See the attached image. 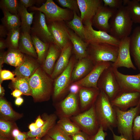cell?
Wrapping results in <instances>:
<instances>
[{
  "label": "cell",
  "instance_id": "obj_1",
  "mask_svg": "<svg viewBox=\"0 0 140 140\" xmlns=\"http://www.w3.org/2000/svg\"><path fill=\"white\" fill-rule=\"evenodd\" d=\"M100 92L95 103L96 115L100 127L104 131H111L117 127L115 111L108 96L102 91Z\"/></svg>",
  "mask_w": 140,
  "mask_h": 140
},
{
  "label": "cell",
  "instance_id": "obj_2",
  "mask_svg": "<svg viewBox=\"0 0 140 140\" xmlns=\"http://www.w3.org/2000/svg\"><path fill=\"white\" fill-rule=\"evenodd\" d=\"M110 20V35L120 41L129 37L133 23L126 6L123 5L117 9Z\"/></svg>",
  "mask_w": 140,
  "mask_h": 140
},
{
  "label": "cell",
  "instance_id": "obj_3",
  "mask_svg": "<svg viewBox=\"0 0 140 140\" xmlns=\"http://www.w3.org/2000/svg\"><path fill=\"white\" fill-rule=\"evenodd\" d=\"M43 69L39 67L29 78L31 95L36 100L48 99L52 90V79Z\"/></svg>",
  "mask_w": 140,
  "mask_h": 140
},
{
  "label": "cell",
  "instance_id": "obj_4",
  "mask_svg": "<svg viewBox=\"0 0 140 140\" xmlns=\"http://www.w3.org/2000/svg\"><path fill=\"white\" fill-rule=\"evenodd\" d=\"M118 50V47L107 43L90 44L87 47V57L94 65L102 62L114 63L117 59Z\"/></svg>",
  "mask_w": 140,
  "mask_h": 140
},
{
  "label": "cell",
  "instance_id": "obj_5",
  "mask_svg": "<svg viewBox=\"0 0 140 140\" xmlns=\"http://www.w3.org/2000/svg\"><path fill=\"white\" fill-rule=\"evenodd\" d=\"M114 107L116 115L118 133L129 140H133V123L135 118L140 114V103L126 111Z\"/></svg>",
  "mask_w": 140,
  "mask_h": 140
},
{
  "label": "cell",
  "instance_id": "obj_6",
  "mask_svg": "<svg viewBox=\"0 0 140 140\" xmlns=\"http://www.w3.org/2000/svg\"><path fill=\"white\" fill-rule=\"evenodd\" d=\"M32 11H39L45 15L46 22L55 21H68L73 17L72 11L67 8L64 9L57 5L52 0H47L39 7L35 6L29 8Z\"/></svg>",
  "mask_w": 140,
  "mask_h": 140
},
{
  "label": "cell",
  "instance_id": "obj_7",
  "mask_svg": "<svg viewBox=\"0 0 140 140\" xmlns=\"http://www.w3.org/2000/svg\"><path fill=\"white\" fill-rule=\"evenodd\" d=\"M70 118L81 131L90 136L95 134L100 127L96 115L95 104L88 109Z\"/></svg>",
  "mask_w": 140,
  "mask_h": 140
},
{
  "label": "cell",
  "instance_id": "obj_8",
  "mask_svg": "<svg viewBox=\"0 0 140 140\" xmlns=\"http://www.w3.org/2000/svg\"><path fill=\"white\" fill-rule=\"evenodd\" d=\"M97 86L100 90L106 94L110 101L121 91L111 66L103 72L98 81Z\"/></svg>",
  "mask_w": 140,
  "mask_h": 140
},
{
  "label": "cell",
  "instance_id": "obj_9",
  "mask_svg": "<svg viewBox=\"0 0 140 140\" xmlns=\"http://www.w3.org/2000/svg\"><path fill=\"white\" fill-rule=\"evenodd\" d=\"M74 55L71 56L65 69L55 79L54 83L53 97L55 99L61 97L68 90L71 84L72 74L76 63Z\"/></svg>",
  "mask_w": 140,
  "mask_h": 140
},
{
  "label": "cell",
  "instance_id": "obj_10",
  "mask_svg": "<svg viewBox=\"0 0 140 140\" xmlns=\"http://www.w3.org/2000/svg\"><path fill=\"white\" fill-rule=\"evenodd\" d=\"M34 11L30 31L31 34L36 36L44 43L55 44L53 38L48 27L45 15L40 11Z\"/></svg>",
  "mask_w": 140,
  "mask_h": 140
},
{
  "label": "cell",
  "instance_id": "obj_11",
  "mask_svg": "<svg viewBox=\"0 0 140 140\" xmlns=\"http://www.w3.org/2000/svg\"><path fill=\"white\" fill-rule=\"evenodd\" d=\"M65 22L59 21L46 22L53 38L55 44L61 50L71 42L69 28Z\"/></svg>",
  "mask_w": 140,
  "mask_h": 140
},
{
  "label": "cell",
  "instance_id": "obj_12",
  "mask_svg": "<svg viewBox=\"0 0 140 140\" xmlns=\"http://www.w3.org/2000/svg\"><path fill=\"white\" fill-rule=\"evenodd\" d=\"M83 24L86 29L84 41L88 44L94 43H103L118 47L120 40L114 38L106 32L94 30L92 27V21H88Z\"/></svg>",
  "mask_w": 140,
  "mask_h": 140
},
{
  "label": "cell",
  "instance_id": "obj_13",
  "mask_svg": "<svg viewBox=\"0 0 140 140\" xmlns=\"http://www.w3.org/2000/svg\"><path fill=\"white\" fill-rule=\"evenodd\" d=\"M110 62H102L94 65L90 72L85 77L79 81L73 82L80 87H92L98 89V81L103 71L111 66Z\"/></svg>",
  "mask_w": 140,
  "mask_h": 140
},
{
  "label": "cell",
  "instance_id": "obj_14",
  "mask_svg": "<svg viewBox=\"0 0 140 140\" xmlns=\"http://www.w3.org/2000/svg\"><path fill=\"white\" fill-rule=\"evenodd\" d=\"M110 102L113 107L126 111L140 103V93L121 91Z\"/></svg>",
  "mask_w": 140,
  "mask_h": 140
},
{
  "label": "cell",
  "instance_id": "obj_15",
  "mask_svg": "<svg viewBox=\"0 0 140 140\" xmlns=\"http://www.w3.org/2000/svg\"><path fill=\"white\" fill-rule=\"evenodd\" d=\"M112 68L121 91L140 93V72L136 75H125Z\"/></svg>",
  "mask_w": 140,
  "mask_h": 140
},
{
  "label": "cell",
  "instance_id": "obj_16",
  "mask_svg": "<svg viewBox=\"0 0 140 140\" xmlns=\"http://www.w3.org/2000/svg\"><path fill=\"white\" fill-rule=\"evenodd\" d=\"M129 45V36L120 40L118 47L117 59L111 65L113 68L118 69L120 67H124L128 68H132L134 70L136 69L131 59Z\"/></svg>",
  "mask_w": 140,
  "mask_h": 140
},
{
  "label": "cell",
  "instance_id": "obj_17",
  "mask_svg": "<svg viewBox=\"0 0 140 140\" xmlns=\"http://www.w3.org/2000/svg\"><path fill=\"white\" fill-rule=\"evenodd\" d=\"M117 9L101 5L98 8L92 20V25L99 30L109 32V20Z\"/></svg>",
  "mask_w": 140,
  "mask_h": 140
},
{
  "label": "cell",
  "instance_id": "obj_18",
  "mask_svg": "<svg viewBox=\"0 0 140 140\" xmlns=\"http://www.w3.org/2000/svg\"><path fill=\"white\" fill-rule=\"evenodd\" d=\"M78 94L69 93L58 105V113L60 117L70 118L79 113L80 110Z\"/></svg>",
  "mask_w": 140,
  "mask_h": 140
},
{
  "label": "cell",
  "instance_id": "obj_19",
  "mask_svg": "<svg viewBox=\"0 0 140 140\" xmlns=\"http://www.w3.org/2000/svg\"><path fill=\"white\" fill-rule=\"evenodd\" d=\"M83 23L92 21L98 8L102 5V0H77Z\"/></svg>",
  "mask_w": 140,
  "mask_h": 140
},
{
  "label": "cell",
  "instance_id": "obj_20",
  "mask_svg": "<svg viewBox=\"0 0 140 140\" xmlns=\"http://www.w3.org/2000/svg\"><path fill=\"white\" fill-rule=\"evenodd\" d=\"M100 92L95 88L80 87L78 93L80 110L84 111L94 105Z\"/></svg>",
  "mask_w": 140,
  "mask_h": 140
},
{
  "label": "cell",
  "instance_id": "obj_21",
  "mask_svg": "<svg viewBox=\"0 0 140 140\" xmlns=\"http://www.w3.org/2000/svg\"><path fill=\"white\" fill-rule=\"evenodd\" d=\"M71 42L66 45L61 50L60 54L55 64L53 71L51 77L56 78L65 69L70 60L72 50Z\"/></svg>",
  "mask_w": 140,
  "mask_h": 140
},
{
  "label": "cell",
  "instance_id": "obj_22",
  "mask_svg": "<svg viewBox=\"0 0 140 140\" xmlns=\"http://www.w3.org/2000/svg\"><path fill=\"white\" fill-rule=\"evenodd\" d=\"M94 66L88 57L78 60L75 63L72 70L71 83L85 77L91 71Z\"/></svg>",
  "mask_w": 140,
  "mask_h": 140
},
{
  "label": "cell",
  "instance_id": "obj_23",
  "mask_svg": "<svg viewBox=\"0 0 140 140\" xmlns=\"http://www.w3.org/2000/svg\"><path fill=\"white\" fill-rule=\"evenodd\" d=\"M32 57L24 55L22 63L16 67L14 71L17 77L30 78L39 67L38 64Z\"/></svg>",
  "mask_w": 140,
  "mask_h": 140
},
{
  "label": "cell",
  "instance_id": "obj_24",
  "mask_svg": "<svg viewBox=\"0 0 140 140\" xmlns=\"http://www.w3.org/2000/svg\"><path fill=\"white\" fill-rule=\"evenodd\" d=\"M129 37L130 55L140 72V26L136 27Z\"/></svg>",
  "mask_w": 140,
  "mask_h": 140
},
{
  "label": "cell",
  "instance_id": "obj_25",
  "mask_svg": "<svg viewBox=\"0 0 140 140\" xmlns=\"http://www.w3.org/2000/svg\"><path fill=\"white\" fill-rule=\"evenodd\" d=\"M61 50L55 44L51 43L43 62V68L48 75L51 76L53 71L55 62L60 54Z\"/></svg>",
  "mask_w": 140,
  "mask_h": 140
},
{
  "label": "cell",
  "instance_id": "obj_26",
  "mask_svg": "<svg viewBox=\"0 0 140 140\" xmlns=\"http://www.w3.org/2000/svg\"><path fill=\"white\" fill-rule=\"evenodd\" d=\"M70 38L73 45L72 50L76 59L87 57V51L88 44L72 30L69 29Z\"/></svg>",
  "mask_w": 140,
  "mask_h": 140
},
{
  "label": "cell",
  "instance_id": "obj_27",
  "mask_svg": "<svg viewBox=\"0 0 140 140\" xmlns=\"http://www.w3.org/2000/svg\"><path fill=\"white\" fill-rule=\"evenodd\" d=\"M18 49L23 53L37 59L31 35L28 32L21 31Z\"/></svg>",
  "mask_w": 140,
  "mask_h": 140
},
{
  "label": "cell",
  "instance_id": "obj_28",
  "mask_svg": "<svg viewBox=\"0 0 140 140\" xmlns=\"http://www.w3.org/2000/svg\"><path fill=\"white\" fill-rule=\"evenodd\" d=\"M17 11L21 21V31L30 33L35 11L29 12L27 9L19 2Z\"/></svg>",
  "mask_w": 140,
  "mask_h": 140
},
{
  "label": "cell",
  "instance_id": "obj_29",
  "mask_svg": "<svg viewBox=\"0 0 140 140\" xmlns=\"http://www.w3.org/2000/svg\"><path fill=\"white\" fill-rule=\"evenodd\" d=\"M56 117L54 115L48 116L45 121L44 124L34 131H29L26 133L28 137L40 138L46 135L48 131L54 126Z\"/></svg>",
  "mask_w": 140,
  "mask_h": 140
},
{
  "label": "cell",
  "instance_id": "obj_30",
  "mask_svg": "<svg viewBox=\"0 0 140 140\" xmlns=\"http://www.w3.org/2000/svg\"><path fill=\"white\" fill-rule=\"evenodd\" d=\"M24 55L18 49L9 48L5 53L3 62L17 67L23 63Z\"/></svg>",
  "mask_w": 140,
  "mask_h": 140
},
{
  "label": "cell",
  "instance_id": "obj_31",
  "mask_svg": "<svg viewBox=\"0 0 140 140\" xmlns=\"http://www.w3.org/2000/svg\"><path fill=\"white\" fill-rule=\"evenodd\" d=\"M73 12V18L70 21H66V24L69 28L84 41L86 29L82 20L80 16H79L76 12Z\"/></svg>",
  "mask_w": 140,
  "mask_h": 140
},
{
  "label": "cell",
  "instance_id": "obj_32",
  "mask_svg": "<svg viewBox=\"0 0 140 140\" xmlns=\"http://www.w3.org/2000/svg\"><path fill=\"white\" fill-rule=\"evenodd\" d=\"M31 35L37 54L38 61L40 63H43L47 55L50 44L43 42L34 35Z\"/></svg>",
  "mask_w": 140,
  "mask_h": 140
},
{
  "label": "cell",
  "instance_id": "obj_33",
  "mask_svg": "<svg viewBox=\"0 0 140 140\" xmlns=\"http://www.w3.org/2000/svg\"><path fill=\"white\" fill-rule=\"evenodd\" d=\"M4 16L1 19L2 24L9 30L20 27L21 21L18 14L14 15L4 10H2Z\"/></svg>",
  "mask_w": 140,
  "mask_h": 140
},
{
  "label": "cell",
  "instance_id": "obj_34",
  "mask_svg": "<svg viewBox=\"0 0 140 140\" xmlns=\"http://www.w3.org/2000/svg\"><path fill=\"white\" fill-rule=\"evenodd\" d=\"M133 23H140V2L138 0H123Z\"/></svg>",
  "mask_w": 140,
  "mask_h": 140
},
{
  "label": "cell",
  "instance_id": "obj_35",
  "mask_svg": "<svg viewBox=\"0 0 140 140\" xmlns=\"http://www.w3.org/2000/svg\"><path fill=\"white\" fill-rule=\"evenodd\" d=\"M66 134L70 136L81 131L79 127L70 118L60 117L57 124Z\"/></svg>",
  "mask_w": 140,
  "mask_h": 140
},
{
  "label": "cell",
  "instance_id": "obj_36",
  "mask_svg": "<svg viewBox=\"0 0 140 140\" xmlns=\"http://www.w3.org/2000/svg\"><path fill=\"white\" fill-rule=\"evenodd\" d=\"M21 32L20 27L9 31L5 40L9 48L18 49Z\"/></svg>",
  "mask_w": 140,
  "mask_h": 140
},
{
  "label": "cell",
  "instance_id": "obj_37",
  "mask_svg": "<svg viewBox=\"0 0 140 140\" xmlns=\"http://www.w3.org/2000/svg\"><path fill=\"white\" fill-rule=\"evenodd\" d=\"M29 79V78L24 77H16V80L12 82L13 87L15 89L20 91L23 94L31 95Z\"/></svg>",
  "mask_w": 140,
  "mask_h": 140
},
{
  "label": "cell",
  "instance_id": "obj_38",
  "mask_svg": "<svg viewBox=\"0 0 140 140\" xmlns=\"http://www.w3.org/2000/svg\"><path fill=\"white\" fill-rule=\"evenodd\" d=\"M0 111L3 116L9 120H15L18 117L17 113L13 110L8 102L2 98L0 100Z\"/></svg>",
  "mask_w": 140,
  "mask_h": 140
},
{
  "label": "cell",
  "instance_id": "obj_39",
  "mask_svg": "<svg viewBox=\"0 0 140 140\" xmlns=\"http://www.w3.org/2000/svg\"><path fill=\"white\" fill-rule=\"evenodd\" d=\"M47 134L54 140H72L71 136L65 132L57 124L51 129Z\"/></svg>",
  "mask_w": 140,
  "mask_h": 140
},
{
  "label": "cell",
  "instance_id": "obj_40",
  "mask_svg": "<svg viewBox=\"0 0 140 140\" xmlns=\"http://www.w3.org/2000/svg\"><path fill=\"white\" fill-rule=\"evenodd\" d=\"M19 4V1L17 0H1L0 7L2 10H4L13 14H18Z\"/></svg>",
  "mask_w": 140,
  "mask_h": 140
},
{
  "label": "cell",
  "instance_id": "obj_41",
  "mask_svg": "<svg viewBox=\"0 0 140 140\" xmlns=\"http://www.w3.org/2000/svg\"><path fill=\"white\" fill-rule=\"evenodd\" d=\"M12 123L9 121L1 120L0 121V139H6L9 137L13 129Z\"/></svg>",
  "mask_w": 140,
  "mask_h": 140
},
{
  "label": "cell",
  "instance_id": "obj_42",
  "mask_svg": "<svg viewBox=\"0 0 140 140\" xmlns=\"http://www.w3.org/2000/svg\"><path fill=\"white\" fill-rule=\"evenodd\" d=\"M55 1L62 7L66 8L79 15L80 11L77 0H56Z\"/></svg>",
  "mask_w": 140,
  "mask_h": 140
},
{
  "label": "cell",
  "instance_id": "obj_43",
  "mask_svg": "<svg viewBox=\"0 0 140 140\" xmlns=\"http://www.w3.org/2000/svg\"><path fill=\"white\" fill-rule=\"evenodd\" d=\"M133 139H140V114L137 116L134 120L132 129Z\"/></svg>",
  "mask_w": 140,
  "mask_h": 140
},
{
  "label": "cell",
  "instance_id": "obj_44",
  "mask_svg": "<svg viewBox=\"0 0 140 140\" xmlns=\"http://www.w3.org/2000/svg\"><path fill=\"white\" fill-rule=\"evenodd\" d=\"M104 6L117 9L122 5L123 0H103Z\"/></svg>",
  "mask_w": 140,
  "mask_h": 140
},
{
  "label": "cell",
  "instance_id": "obj_45",
  "mask_svg": "<svg viewBox=\"0 0 140 140\" xmlns=\"http://www.w3.org/2000/svg\"><path fill=\"white\" fill-rule=\"evenodd\" d=\"M15 74L9 71L3 70H0V84L4 80H12V82L16 79L15 78Z\"/></svg>",
  "mask_w": 140,
  "mask_h": 140
},
{
  "label": "cell",
  "instance_id": "obj_46",
  "mask_svg": "<svg viewBox=\"0 0 140 140\" xmlns=\"http://www.w3.org/2000/svg\"><path fill=\"white\" fill-rule=\"evenodd\" d=\"M107 134L104 131L102 128L100 127L97 133L94 135L90 136V140H105Z\"/></svg>",
  "mask_w": 140,
  "mask_h": 140
},
{
  "label": "cell",
  "instance_id": "obj_47",
  "mask_svg": "<svg viewBox=\"0 0 140 140\" xmlns=\"http://www.w3.org/2000/svg\"><path fill=\"white\" fill-rule=\"evenodd\" d=\"M44 0H20L19 2L27 9L33 6L34 4L38 3L40 4L44 2Z\"/></svg>",
  "mask_w": 140,
  "mask_h": 140
},
{
  "label": "cell",
  "instance_id": "obj_48",
  "mask_svg": "<svg viewBox=\"0 0 140 140\" xmlns=\"http://www.w3.org/2000/svg\"><path fill=\"white\" fill-rule=\"evenodd\" d=\"M90 137L81 131L71 136L72 140H90Z\"/></svg>",
  "mask_w": 140,
  "mask_h": 140
},
{
  "label": "cell",
  "instance_id": "obj_49",
  "mask_svg": "<svg viewBox=\"0 0 140 140\" xmlns=\"http://www.w3.org/2000/svg\"><path fill=\"white\" fill-rule=\"evenodd\" d=\"M80 88V87L78 85L73 83L70 85L68 90L70 93L74 94H78L79 93Z\"/></svg>",
  "mask_w": 140,
  "mask_h": 140
},
{
  "label": "cell",
  "instance_id": "obj_50",
  "mask_svg": "<svg viewBox=\"0 0 140 140\" xmlns=\"http://www.w3.org/2000/svg\"><path fill=\"white\" fill-rule=\"evenodd\" d=\"M9 32L7 28L3 24L0 25V37L4 38L7 37Z\"/></svg>",
  "mask_w": 140,
  "mask_h": 140
},
{
  "label": "cell",
  "instance_id": "obj_51",
  "mask_svg": "<svg viewBox=\"0 0 140 140\" xmlns=\"http://www.w3.org/2000/svg\"><path fill=\"white\" fill-rule=\"evenodd\" d=\"M111 131L112 133L113 140H129L122 135H120L119 136L116 135L113 130H111Z\"/></svg>",
  "mask_w": 140,
  "mask_h": 140
},
{
  "label": "cell",
  "instance_id": "obj_52",
  "mask_svg": "<svg viewBox=\"0 0 140 140\" xmlns=\"http://www.w3.org/2000/svg\"><path fill=\"white\" fill-rule=\"evenodd\" d=\"M27 137L26 133L20 132L19 134L14 138L15 140H26Z\"/></svg>",
  "mask_w": 140,
  "mask_h": 140
},
{
  "label": "cell",
  "instance_id": "obj_53",
  "mask_svg": "<svg viewBox=\"0 0 140 140\" xmlns=\"http://www.w3.org/2000/svg\"><path fill=\"white\" fill-rule=\"evenodd\" d=\"M45 121H44L39 116L36 119L35 123L38 128L42 126L44 124Z\"/></svg>",
  "mask_w": 140,
  "mask_h": 140
},
{
  "label": "cell",
  "instance_id": "obj_54",
  "mask_svg": "<svg viewBox=\"0 0 140 140\" xmlns=\"http://www.w3.org/2000/svg\"><path fill=\"white\" fill-rule=\"evenodd\" d=\"M7 47L5 39L3 38H0V49L2 50Z\"/></svg>",
  "mask_w": 140,
  "mask_h": 140
},
{
  "label": "cell",
  "instance_id": "obj_55",
  "mask_svg": "<svg viewBox=\"0 0 140 140\" xmlns=\"http://www.w3.org/2000/svg\"><path fill=\"white\" fill-rule=\"evenodd\" d=\"M23 94L18 89H15L11 93L14 97L16 98L20 97Z\"/></svg>",
  "mask_w": 140,
  "mask_h": 140
},
{
  "label": "cell",
  "instance_id": "obj_56",
  "mask_svg": "<svg viewBox=\"0 0 140 140\" xmlns=\"http://www.w3.org/2000/svg\"><path fill=\"white\" fill-rule=\"evenodd\" d=\"M24 102L23 99L21 97L16 98L15 101V104L17 106H20Z\"/></svg>",
  "mask_w": 140,
  "mask_h": 140
},
{
  "label": "cell",
  "instance_id": "obj_57",
  "mask_svg": "<svg viewBox=\"0 0 140 140\" xmlns=\"http://www.w3.org/2000/svg\"><path fill=\"white\" fill-rule=\"evenodd\" d=\"M20 132L17 128H15L13 129L11 132V135L14 138L17 137L20 133Z\"/></svg>",
  "mask_w": 140,
  "mask_h": 140
},
{
  "label": "cell",
  "instance_id": "obj_58",
  "mask_svg": "<svg viewBox=\"0 0 140 140\" xmlns=\"http://www.w3.org/2000/svg\"><path fill=\"white\" fill-rule=\"evenodd\" d=\"M29 129L30 131H32L36 130L38 128L35 123H31L29 126Z\"/></svg>",
  "mask_w": 140,
  "mask_h": 140
},
{
  "label": "cell",
  "instance_id": "obj_59",
  "mask_svg": "<svg viewBox=\"0 0 140 140\" xmlns=\"http://www.w3.org/2000/svg\"><path fill=\"white\" fill-rule=\"evenodd\" d=\"M4 90L3 88L2 87L1 84L0 85V94L1 96H3L4 94Z\"/></svg>",
  "mask_w": 140,
  "mask_h": 140
},
{
  "label": "cell",
  "instance_id": "obj_60",
  "mask_svg": "<svg viewBox=\"0 0 140 140\" xmlns=\"http://www.w3.org/2000/svg\"><path fill=\"white\" fill-rule=\"evenodd\" d=\"M42 140H54L50 137L47 134L45 135L43 139Z\"/></svg>",
  "mask_w": 140,
  "mask_h": 140
},
{
  "label": "cell",
  "instance_id": "obj_61",
  "mask_svg": "<svg viewBox=\"0 0 140 140\" xmlns=\"http://www.w3.org/2000/svg\"><path fill=\"white\" fill-rule=\"evenodd\" d=\"M27 140H41L40 138L38 137L30 138Z\"/></svg>",
  "mask_w": 140,
  "mask_h": 140
},
{
  "label": "cell",
  "instance_id": "obj_62",
  "mask_svg": "<svg viewBox=\"0 0 140 140\" xmlns=\"http://www.w3.org/2000/svg\"><path fill=\"white\" fill-rule=\"evenodd\" d=\"M4 139V140H5V139Z\"/></svg>",
  "mask_w": 140,
  "mask_h": 140
},
{
  "label": "cell",
  "instance_id": "obj_63",
  "mask_svg": "<svg viewBox=\"0 0 140 140\" xmlns=\"http://www.w3.org/2000/svg\"><path fill=\"white\" fill-rule=\"evenodd\" d=\"M139 0V1L140 2V0Z\"/></svg>",
  "mask_w": 140,
  "mask_h": 140
}]
</instances>
